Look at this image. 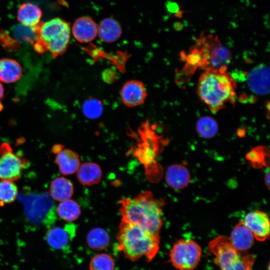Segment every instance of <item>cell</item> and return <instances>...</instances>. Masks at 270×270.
I'll return each instance as SVG.
<instances>
[{
  "mask_svg": "<svg viewBox=\"0 0 270 270\" xmlns=\"http://www.w3.org/2000/svg\"><path fill=\"white\" fill-rule=\"evenodd\" d=\"M122 220L138 224L150 232L159 235L162 222L164 202L144 191L133 198H126L119 202Z\"/></svg>",
  "mask_w": 270,
  "mask_h": 270,
  "instance_id": "cell-1",
  "label": "cell"
},
{
  "mask_svg": "<svg viewBox=\"0 0 270 270\" xmlns=\"http://www.w3.org/2000/svg\"><path fill=\"white\" fill-rule=\"evenodd\" d=\"M116 238L119 249L132 261L145 258L150 262L159 250L160 235L124 220H121Z\"/></svg>",
  "mask_w": 270,
  "mask_h": 270,
  "instance_id": "cell-2",
  "label": "cell"
},
{
  "mask_svg": "<svg viewBox=\"0 0 270 270\" xmlns=\"http://www.w3.org/2000/svg\"><path fill=\"white\" fill-rule=\"evenodd\" d=\"M236 84L224 70H205L199 78L197 92L200 100L215 113L235 100Z\"/></svg>",
  "mask_w": 270,
  "mask_h": 270,
  "instance_id": "cell-3",
  "label": "cell"
},
{
  "mask_svg": "<svg viewBox=\"0 0 270 270\" xmlns=\"http://www.w3.org/2000/svg\"><path fill=\"white\" fill-rule=\"evenodd\" d=\"M36 39L33 44L39 52H50L54 58L62 55L68 48L70 38V24L60 18L40 22L35 26Z\"/></svg>",
  "mask_w": 270,
  "mask_h": 270,
  "instance_id": "cell-4",
  "label": "cell"
},
{
  "mask_svg": "<svg viewBox=\"0 0 270 270\" xmlns=\"http://www.w3.org/2000/svg\"><path fill=\"white\" fill-rule=\"evenodd\" d=\"M208 248L220 270H252L255 256L237 250L230 238L218 236L210 241Z\"/></svg>",
  "mask_w": 270,
  "mask_h": 270,
  "instance_id": "cell-5",
  "label": "cell"
},
{
  "mask_svg": "<svg viewBox=\"0 0 270 270\" xmlns=\"http://www.w3.org/2000/svg\"><path fill=\"white\" fill-rule=\"evenodd\" d=\"M202 256L200 245L192 240L180 239L173 245L170 252V260L178 270H194Z\"/></svg>",
  "mask_w": 270,
  "mask_h": 270,
  "instance_id": "cell-6",
  "label": "cell"
},
{
  "mask_svg": "<svg viewBox=\"0 0 270 270\" xmlns=\"http://www.w3.org/2000/svg\"><path fill=\"white\" fill-rule=\"evenodd\" d=\"M52 200L48 194L28 196L24 204L25 214L30 222L34 224H45L50 220L53 224L56 218V210Z\"/></svg>",
  "mask_w": 270,
  "mask_h": 270,
  "instance_id": "cell-7",
  "label": "cell"
},
{
  "mask_svg": "<svg viewBox=\"0 0 270 270\" xmlns=\"http://www.w3.org/2000/svg\"><path fill=\"white\" fill-rule=\"evenodd\" d=\"M28 161L14 152L11 146L4 142L0 146V180L15 182L22 176Z\"/></svg>",
  "mask_w": 270,
  "mask_h": 270,
  "instance_id": "cell-8",
  "label": "cell"
},
{
  "mask_svg": "<svg viewBox=\"0 0 270 270\" xmlns=\"http://www.w3.org/2000/svg\"><path fill=\"white\" fill-rule=\"evenodd\" d=\"M242 222L258 240L263 242L268 238L270 223L266 213L261 210L250 212Z\"/></svg>",
  "mask_w": 270,
  "mask_h": 270,
  "instance_id": "cell-9",
  "label": "cell"
},
{
  "mask_svg": "<svg viewBox=\"0 0 270 270\" xmlns=\"http://www.w3.org/2000/svg\"><path fill=\"white\" fill-rule=\"evenodd\" d=\"M76 232V228L72 224L64 227L50 228L46 232V240L50 246L58 250L66 249L72 240Z\"/></svg>",
  "mask_w": 270,
  "mask_h": 270,
  "instance_id": "cell-10",
  "label": "cell"
},
{
  "mask_svg": "<svg viewBox=\"0 0 270 270\" xmlns=\"http://www.w3.org/2000/svg\"><path fill=\"white\" fill-rule=\"evenodd\" d=\"M146 96V90L144 84L136 80H130L126 82L120 91L122 102L128 107L142 104L144 102Z\"/></svg>",
  "mask_w": 270,
  "mask_h": 270,
  "instance_id": "cell-11",
  "label": "cell"
},
{
  "mask_svg": "<svg viewBox=\"0 0 270 270\" xmlns=\"http://www.w3.org/2000/svg\"><path fill=\"white\" fill-rule=\"evenodd\" d=\"M250 90L258 95H265L270 91V69L265 64L253 68L248 76Z\"/></svg>",
  "mask_w": 270,
  "mask_h": 270,
  "instance_id": "cell-12",
  "label": "cell"
},
{
  "mask_svg": "<svg viewBox=\"0 0 270 270\" xmlns=\"http://www.w3.org/2000/svg\"><path fill=\"white\" fill-rule=\"evenodd\" d=\"M72 32L74 38L78 42H89L97 36L98 26L91 18L81 16L74 22Z\"/></svg>",
  "mask_w": 270,
  "mask_h": 270,
  "instance_id": "cell-13",
  "label": "cell"
},
{
  "mask_svg": "<svg viewBox=\"0 0 270 270\" xmlns=\"http://www.w3.org/2000/svg\"><path fill=\"white\" fill-rule=\"evenodd\" d=\"M166 180L170 188L176 190L182 189L190 183V174L184 166L174 164L166 170Z\"/></svg>",
  "mask_w": 270,
  "mask_h": 270,
  "instance_id": "cell-14",
  "label": "cell"
},
{
  "mask_svg": "<svg viewBox=\"0 0 270 270\" xmlns=\"http://www.w3.org/2000/svg\"><path fill=\"white\" fill-rule=\"evenodd\" d=\"M122 26L119 22L112 18H106L100 21L98 25L99 38L106 43H112L121 36Z\"/></svg>",
  "mask_w": 270,
  "mask_h": 270,
  "instance_id": "cell-15",
  "label": "cell"
},
{
  "mask_svg": "<svg viewBox=\"0 0 270 270\" xmlns=\"http://www.w3.org/2000/svg\"><path fill=\"white\" fill-rule=\"evenodd\" d=\"M54 163L58 166L63 175L74 174L80 165L78 156L70 149L63 148L56 154Z\"/></svg>",
  "mask_w": 270,
  "mask_h": 270,
  "instance_id": "cell-16",
  "label": "cell"
},
{
  "mask_svg": "<svg viewBox=\"0 0 270 270\" xmlns=\"http://www.w3.org/2000/svg\"><path fill=\"white\" fill-rule=\"evenodd\" d=\"M230 238L232 244L237 250L244 252L252 246L254 237L242 221L236 225L231 232Z\"/></svg>",
  "mask_w": 270,
  "mask_h": 270,
  "instance_id": "cell-17",
  "label": "cell"
},
{
  "mask_svg": "<svg viewBox=\"0 0 270 270\" xmlns=\"http://www.w3.org/2000/svg\"><path fill=\"white\" fill-rule=\"evenodd\" d=\"M76 172L78 180L84 186L98 184L102 176L100 166L92 162H85L80 164Z\"/></svg>",
  "mask_w": 270,
  "mask_h": 270,
  "instance_id": "cell-18",
  "label": "cell"
},
{
  "mask_svg": "<svg viewBox=\"0 0 270 270\" xmlns=\"http://www.w3.org/2000/svg\"><path fill=\"white\" fill-rule=\"evenodd\" d=\"M42 16V11L36 5L31 2L22 4L18 8L17 18L22 24L30 27L37 26Z\"/></svg>",
  "mask_w": 270,
  "mask_h": 270,
  "instance_id": "cell-19",
  "label": "cell"
},
{
  "mask_svg": "<svg viewBox=\"0 0 270 270\" xmlns=\"http://www.w3.org/2000/svg\"><path fill=\"white\" fill-rule=\"evenodd\" d=\"M22 68L16 60L4 58L0 60V82L12 83L18 80L22 75Z\"/></svg>",
  "mask_w": 270,
  "mask_h": 270,
  "instance_id": "cell-20",
  "label": "cell"
},
{
  "mask_svg": "<svg viewBox=\"0 0 270 270\" xmlns=\"http://www.w3.org/2000/svg\"><path fill=\"white\" fill-rule=\"evenodd\" d=\"M73 193L72 184L64 177L56 178L50 184V196L55 200L62 202L68 199Z\"/></svg>",
  "mask_w": 270,
  "mask_h": 270,
  "instance_id": "cell-21",
  "label": "cell"
},
{
  "mask_svg": "<svg viewBox=\"0 0 270 270\" xmlns=\"http://www.w3.org/2000/svg\"><path fill=\"white\" fill-rule=\"evenodd\" d=\"M56 211L60 218L69 222L77 220L80 214L79 205L74 200L70 198L60 202Z\"/></svg>",
  "mask_w": 270,
  "mask_h": 270,
  "instance_id": "cell-22",
  "label": "cell"
},
{
  "mask_svg": "<svg viewBox=\"0 0 270 270\" xmlns=\"http://www.w3.org/2000/svg\"><path fill=\"white\" fill-rule=\"evenodd\" d=\"M86 242L90 248L96 250H101L106 248L108 245L109 235L103 228H94L88 234Z\"/></svg>",
  "mask_w": 270,
  "mask_h": 270,
  "instance_id": "cell-23",
  "label": "cell"
},
{
  "mask_svg": "<svg viewBox=\"0 0 270 270\" xmlns=\"http://www.w3.org/2000/svg\"><path fill=\"white\" fill-rule=\"evenodd\" d=\"M18 194V186L14 182L6 180L0 181V205L14 202Z\"/></svg>",
  "mask_w": 270,
  "mask_h": 270,
  "instance_id": "cell-24",
  "label": "cell"
},
{
  "mask_svg": "<svg viewBox=\"0 0 270 270\" xmlns=\"http://www.w3.org/2000/svg\"><path fill=\"white\" fill-rule=\"evenodd\" d=\"M196 130L201 136L204 138H210L217 133L218 126L216 121L212 118L204 116L198 121Z\"/></svg>",
  "mask_w": 270,
  "mask_h": 270,
  "instance_id": "cell-25",
  "label": "cell"
},
{
  "mask_svg": "<svg viewBox=\"0 0 270 270\" xmlns=\"http://www.w3.org/2000/svg\"><path fill=\"white\" fill-rule=\"evenodd\" d=\"M114 262L112 256L107 254L94 256L90 263V270H114Z\"/></svg>",
  "mask_w": 270,
  "mask_h": 270,
  "instance_id": "cell-26",
  "label": "cell"
},
{
  "mask_svg": "<svg viewBox=\"0 0 270 270\" xmlns=\"http://www.w3.org/2000/svg\"><path fill=\"white\" fill-rule=\"evenodd\" d=\"M82 110L86 117L92 119L96 118L102 113V103L96 99L88 100L83 104Z\"/></svg>",
  "mask_w": 270,
  "mask_h": 270,
  "instance_id": "cell-27",
  "label": "cell"
},
{
  "mask_svg": "<svg viewBox=\"0 0 270 270\" xmlns=\"http://www.w3.org/2000/svg\"><path fill=\"white\" fill-rule=\"evenodd\" d=\"M14 33L15 36L18 41L34 44L36 39L35 26L30 27L22 24V26L16 28Z\"/></svg>",
  "mask_w": 270,
  "mask_h": 270,
  "instance_id": "cell-28",
  "label": "cell"
},
{
  "mask_svg": "<svg viewBox=\"0 0 270 270\" xmlns=\"http://www.w3.org/2000/svg\"><path fill=\"white\" fill-rule=\"evenodd\" d=\"M62 147L63 146L60 144L54 145L52 148V152L56 154L62 148Z\"/></svg>",
  "mask_w": 270,
  "mask_h": 270,
  "instance_id": "cell-29",
  "label": "cell"
},
{
  "mask_svg": "<svg viewBox=\"0 0 270 270\" xmlns=\"http://www.w3.org/2000/svg\"><path fill=\"white\" fill-rule=\"evenodd\" d=\"M4 87L1 82H0V100L2 99L4 96Z\"/></svg>",
  "mask_w": 270,
  "mask_h": 270,
  "instance_id": "cell-30",
  "label": "cell"
},
{
  "mask_svg": "<svg viewBox=\"0 0 270 270\" xmlns=\"http://www.w3.org/2000/svg\"><path fill=\"white\" fill-rule=\"evenodd\" d=\"M269 178H270V172L268 171L265 176L266 184L268 186V188H269Z\"/></svg>",
  "mask_w": 270,
  "mask_h": 270,
  "instance_id": "cell-31",
  "label": "cell"
}]
</instances>
